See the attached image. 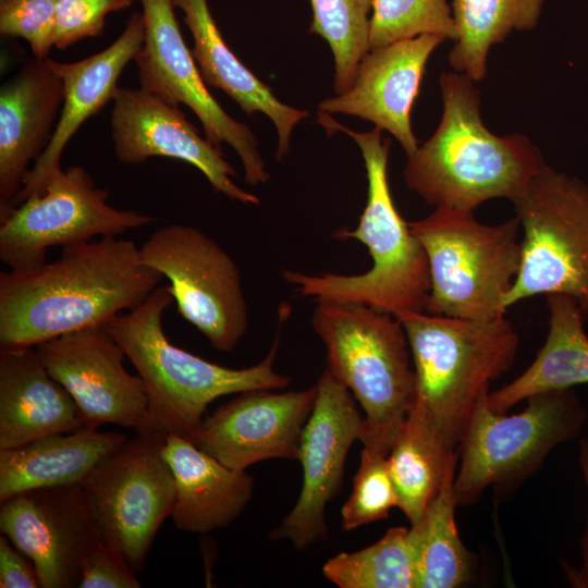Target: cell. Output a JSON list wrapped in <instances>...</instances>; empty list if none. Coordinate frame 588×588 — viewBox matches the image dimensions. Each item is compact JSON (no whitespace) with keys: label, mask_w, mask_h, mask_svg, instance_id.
<instances>
[{"label":"cell","mask_w":588,"mask_h":588,"mask_svg":"<svg viewBox=\"0 0 588 588\" xmlns=\"http://www.w3.org/2000/svg\"><path fill=\"white\" fill-rule=\"evenodd\" d=\"M163 275L118 236L64 246L29 271L0 273V351L36 346L60 335L106 327L142 304Z\"/></svg>","instance_id":"obj_1"},{"label":"cell","mask_w":588,"mask_h":588,"mask_svg":"<svg viewBox=\"0 0 588 588\" xmlns=\"http://www.w3.org/2000/svg\"><path fill=\"white\" fill-rule=\"evenodd\" d=\"M433 135L407 156V187L436 208L474 211L493 198L513 201L547 164L528 137L498 136L483 124L480 94L461 72L442 73Z\"/></svg>","instance_id":"obj_2"},{"label":"cell","mask_w":588,"mask_h":588,"mask_svg":"<svg viewBox=\"0 0 588 588\" xmlns=\"http://www.w3.org/2000/svg\"><path fill=\"white\" fill-rule=\"evenodd\" d=\"M318 122L333 134L341 131L358 145L365 162L367 204L354 230L333 232L339 240L354 238L367 246L372 265L362 274H305L282 270L283 279L303 296L334 302H357L399 315L425 311L430 291L425 248L397 211L391 195L387 169L390 140L380 128L356 132L319 111Z\"/></svg>","instance_id":"obj_3"},{"label":"cell","mask_w":588,"mask_h":588,"mask_svg":"<svg viewBox=\"0 0 588 588\" xmlns=\"http://www.w3.org/2000/svg\"><path fill=\"white\" fill-rule=\"evenodd\" d=\"M173 301L169 285L157 286L142 304L106 326L144 381L148 396L146 431L189 440L216 399L252 390H282L290 384L291 379L273 368L279 331L268 355L257 365L224 367L170 342L162 316Z\"/></svg>","instance_id":"obj_4"},{"label":"cell","mask_w":588,"mask_h":588,"mask_svg":"<svg viewBox=\"0 0 588 588\" xmlns=\"http://www.w3.org/2000/svg\"><path fill=\"white\" fill-rule=\"evenodd\" d=\"M311 324L327 369L365 413L359 441L388 456L415 399V371L402 322L357 302L317 299Z\"/></svg>","instance_id":"obj_5"},{"label":"cell","mask_w":588,"mask_h":588,"mask_svg":"<svg viewBox=\"0 0 588 588\" xmlns=\"http://www.w3.org/2000/svg\"><path fill=\"white\" fill-rule=\"evenodd\" d=\"M395 317L411 348L414 404L444 443L456 450L479 397L512 367L518 335L504 316L474 320L407 311Z\"/></svg>","instance_id":"obj_6"},{"label":"cell","mask_w":588,"mask_h":588,"mask_svg":"<svg viewBox=\"0 0 588 588\" xmlns=\"http://www.w3.org/2000/svg\"><path fill=\"white\" fill-rule=\"evenodd\" d=\"M409 226L428 258L426 313L474 320L504 316L503 301L522 261L517 216L489 225L473 211L436 208Z\"/></svg>","instance_id":"obj_7"},{"label":"cell","mask_w":588,"mask_h":588,"mask_svg":"<svg viewBox=\"0 0 588 588\" xmlns=\"http://www.w3.org/2000/svg\"><path fill=\"white\" fill-rule=\"evenodd\" d=\"M488 393L475 404L460 439L457 505L475 502L490 486L520 482L540 468L552 449L576 437L587 419L571 389L532 395L525 409L513 415L494 412Z\"/></svg>","instance_id":"obj_8"},{"label":"cell","mask_w":588,"mask_h":588,"mask_svg":"<svg viewBox=\"0 0 588 588\" xmlns=\"http://www.w3.org/2000/svg\"><path fill=\"white\" fill-rule=\"evenodd\" d=\"M524 232L505 310L536 295L566 294L588 318V185L546 166L512 201Z\"/></svg>","instance_id":"obj_9"},{"label":"cell","mask_w":588,"mask_h":588,"mask_svg":"<svg viewBox=\"0 0 588 588\" xmlns=\"http://www.w3.org/2000/svg\"><path fill=\"white\" fill-rule=\"evenodd\" d=\"M162 442L157 433L137 432L81 482L100 539L114 547L135 573L144 568L154 539L174 507L175 483Z\"/></svg>","instance_id":"obj_10"},{"label":"cell","mask_w":588,"mask_h":588,"mask_svg":"<svg viewBox=\"0 0 588 588\" xmlns=\"http://www.w3.org/2000/svg\"><path fill=\"white\" fill-rule=\"evenodd\" d=\"M110 192L96 186L82 166L56 172L42 194L0 213V260L11 271L46 264L48 248L118 236L156 219L107 203Z\"/></svg>","instance_id":"obj_11"},{"label":"cell","mask_w":588,"mask_h":588,"mask_svg":"<svg viewBox=\"0 0 588 588\" xmlns=\"http://www.w3.org/2000/svg\"><path fill=\"white\" fill-rule=\"evenodd\" d=\"M140 261L170 281L179 314L220 352L234 350L248 329V308L233 258L199 229L171 223L139 247Z\"/></svg>","instance_id":"obj_12"},{"label":"cell","mask_w":588,"mask_h":588,"mask_svg":"<svg viewBox=\"0 0 588 588\" xmlns=\"http://www.w3.org/2000/svg\"><path fill=\"white\" fill-rule=\"evenodd\" d=\"M145 38L134 61L140 88L168 103L187 106L199 119L206 138L231 146L242 161L245 182L266 183L270 174L255 134L230 117L206 87L192 51L184 42L172 0H139Z\"/></svg>","instance_id":"obj_13"},{"label":"cell","mask_w":588,"mask_h":588,"mask_svg":"<svg viewBox=\"0 0 588 588\" xmlns=\"http://www.w3.org/2000/svg\"><path fill=\"white\" fill-rule=\"evenodd\" d=\"M316 388L299 445L301 493L292 511L270 532L272 540H289L296 550L327 539L324 510L341 488L348 450L359 440L364 424L353 394L328 369Z\"/></svg>","instance_id":"obj_14"},{"label":"cell","mask_w":588,"mask_h":588,"mask_svg":"<svg viewBox=\"0 0 588 588\" xmlns=\"http://www.w3.org/2000/svg\"><path fill=\"white\" fill-rule=\"evenodd\" d=\"M35 347L49 373L75 401L84 427L115 424L147 430L144 381L126 371L125 353L106 327L63 334Z\"/></svg>","instance_id":"obj_15"},{"label":"cell","mask_w":588,"mask_h":588,"mask_svg":"<svg viewBox=\"0 0 588 588\" xmlns=\"http://www.w3.org/2000/svg\"><path fill=\"white\" fill-rule=\"evenodd\" d=\"M0 530L27 555L41 588L78 587L100 539L81 485L30 489L0 502Z\"/></svg>","instance_id":"obj_16"},{"label":"cell","mask_w":588,"mask_h":588,"mask_svg":"<svg viewBox=\"0 0 588 588\" xmlns=\"http://www.w3.org/2000/svg\"><path fill=\"white\" fill-rule=\"evenodd\" d=\"M111 135L117 159L138 164L151 157H168L197 168L212 188L244 205H258L259 197L241 188L235 169L221 148L201 137L180 110L143 88L118 87L113 96Z\"/></svg>","instance_id":"obj_17"},{"label":"cell","mask_w":588,"mask_h":588,"mask_svg":"<svg viewBox=\"0 0 588 588\" xmlns=\"http://www.w3.org/2000/svg\"><path fill=\"white\" fill-rule=\"evenodd\" d=\"M252 390L204 417L191 441L223 465L238 470L272 458L298 460L317 388L273 392Z\"/></svg>","instance_id":"obj_18"},{"label":"cell","mask_w":588,"mask_h":588,"mask_svg":"<svg viewBox=\"0 0 588 588\" xmlns=\"http://www.w3.org/2000/svg\"><path fill=\"white\" fill-rule=\"evenodd\" d=\"M445 38L421 35L369 50L360 60L351 88L321 101L319 111L345 113L388 131L409 156L418 148L411 111L419 94L427 61Z\"/></svg>","instance_id":"obj_19"},{"label":"cell","mask_w":588,"mask_h":588,"mask_svg":"<svg viewBox=\"0 0 588 588\" xmlns=\"http://www.w3.org/2000/svg\"><path fill=\"white\" fill-rule=\"evenodd\" d=\"M64 101L61 77L33 59L0 88V213L9 210L49 146Z\"/></svg>","instance_id":"obj_20"},{"label":"cell","mask_w":588,"mask_h":588,"mask_svg":"<svg viewBox=\"0 0 588 588\" xmlns=\"http://www.w3.org/2000/svg\"><path fill=\"white\" fill-rule=\"evenodd\" d=\"M144 38L143 14L134 12L121 35L106 49L75 62L47 59L63 82L64 101L53 137L30 169L12 207L32 195L44 193L51 176L62 169L61 156L70 139L89 118L113 99L118 81L127 64L135 59Z\"/></svg>","instance_id":"obj_21"},{"label":"cell","mask_w":588,"mask_h":588,"mask_svg":"<svg viewBox=\"0 0 588 588\" xmlns=\"http://www.w3.org/2000/svg\"><path fill=\"white\" fill-rule=\"evenodd\" d=\"M83 427L75 401L35 346L0 351V450Z\"/></svg>","instance_id":"obj_22"},{"label":"cell","mask_w":588,"mask_h":588,"mask_svg":"<svg viewBox=\"0 0 588 588\" xmlns=\"http://www.w3.org/2000/svg\"><path fill=\"white\" fill-rule=\"evenodd\" d=\"M162 455L174 478L171 517L177 529L206 534L226 527L249 503L253 477L223 465L187 438L163 437Z\"/></svg>","instance_id":"obj_23"},{"label":"cell","mask_w":588,"mask_h":588,"mask_svg":"<svg viewBox=\"0 0 588 588\" xmlns=\"http://www.w3.org/2000/svg\"><path fill=\"white\" fill-rule=\"evenodd\" d=\"M182 10L183 21L189 28L194 47L191 49L207 85L224 91L247 113L261 112L278 132L277 158L289 152L294 126L309 115L281 102L271 88L247 69L225 44L210 12L208 0H172Z\"/></svg>","instance_id":"obj_24"},{"label":"cell","mask_w":588,"mask_h":588,"mask_svg":"<svg viewBox=\"0 0 588 588\" xmlns=\"http://www.w3.org/2000/svg\"><path fill=\"white\" fill-rule=\"evenodd\" d=\"M126 440L123 433L83 427L0 450V502L30 489L81 485Z\"/></svg>","instance_id":"obj_25"},{"label":"cell","mask_w":588,"mask_h":588,"mask_svg":"<svg viewBox=\"0 0 588 588\" xmlns=\"http://www.w3.org/2000/svg\"><path fill=\"white\" fill-rule=\"evenodd\" d=\"M546 296L550 313L546 342L523 373L488 393V404L497 413L536 394L588 383V336L579 305L566 294Z\"/></svg>","instance_id":"obj_26"},{"label":"cell","mask_w":588,"mask_h":588,"mask_svg":"<svg viewBox=\"0 0 588 588\" xmlns=\"http://www.w3.org/2000/svg\"><path fill=\"white\" fill-rule=\"evenodd\" d=\"M457 458L456 450L444 443L425 413L413 403L387 456L397 507L411 525L421 518Z\"/></svg>","instance_id":"obj_27"},{"label":"cell","mask_w":588,"mask_h":588,"mask_svg":"<svg viewBox=\"0 0 588 588\" xmlns=\"http://www.w3.org/2000/svg\"><path fill=\"white\" fill-rule=\"evenodd\" d=\"M455 467L450 466L440 491L408 528L416 588H457L474 575L475 556L462 542L455 524Z\"/></svg>","instance_id":"obj_28"},{"label":"cell","mask_w":588,"mask_h":588,"mask_svg":"<svg viewBox=\"0 0 588 588\" xmlns=\"http://www.w3.org/2000/svg\"><path fill=\"white\" fill-rule=\"evenodd\" d=\"M543 0H452L457 29L449 62L473 81L487 74L489 50L514 30H531L539 22Z\"/></svg>","instance_id":"obj_29"},{"label":"cell","mask_w":588,"mask_h":588,"mask_svg":"<svg viewBox=\"0 0 588 588\" xmlns=\"http://www.w3.org/2000/svg\"><path fill=\"white\" fill-rule=\"evenodd\" d=\"M322 574L340 588H416L408 528L392 527L369 547L332 556Z\"/></svg>","instance_id":"obj_30"},{"label":"cell","mask_w":588,"mask_h":588,"mask_svg":"<svg viewBox=\"0 0 588 588\" xmlns=\"http://www.w3.org/2000/svg\"><path fill=\"white\" fill-rule=\"evenodd\" d=\"M309 34L322 37L334 58L333 87L336 95L353 85L357 66L369 51L372 0H310Z\"/></svg>","instance_id":"obj_31"},{"label":"cell","mask_w":588,"mask_h":588,"mask_svg":"<svg viewBox=\"0 0 588 588\" xmlns=\"http://www.w3.org/2000/svg\"><path fill=\"white\" fill-rule=\"evenodd\" d=\"M421 35L456 40L457 29L446 0H372L369 50Z\"/></svg>","instance_id":"obj_32"},{"label":"cell","mask_w":588,"mask_h":588,"mask_svg":"<svg viewBox=\"0 0 588 588\" xmlns=\"http://www.w3.org/2000/svg\"><path fill=\"white\" fill-rule=\"evenodd\" d=\"M392 507H397V499L387 456L363 448L352 492L341 509V527L351 531L381 520L388 517Z\"/></svg>","instance_id":"obj_33"},{"label":"cell","mask_w":588,"mask_h":588,"mask_svg":"<svg viewBox=\"0 0 588 588\" xmlns=\"http://www.w3.org/2000/svg\"><path fill=\"white\" fill-rule=\"evenodd\" d=\"M57 0H0V34L27 41L46 60L54 47Z\"/></svg>","instance_id":"obj_34"},{"label":"cell","mask_w":588,"mask_h":588,"mask_svg":"<svg viewBox=\"0 0 588 588\" xmlns=\"http://www.w3.org/2000/svg\"><path fill=\"white\" fill-rule=\"evenodd\" d=\"M136 0H57L54 47L64 50L77 41L102 35L106 16Z\"/></svg>","instance_id":"obj_35"},{"label":"cell","mask_w":588,"mask_h":588,"mask_svg":"<svg viewBox=\"0 0 588 588\" xmlns=\"http://www.w3.org/2000/svg\"><path fill=\"white\" fill-rule=\"evenodd\" d=\"M79 588H138L140 581L124 556L99 539L86 555Z\"/></svg>","instance_id":"obj_36"},{"label":"cell","mask_w":588,"mask_h":588,"mask_svg":"<svg viewBox=\"0 0 588 588\" xmlns=\"http://www.w3.org/2000/svg\"><path fill=\"white\" fill-rule=\"evenodd\" d=\"M0 587H40L32 560L14 547L4 535L0 537Z\"/></svg>","instance_id":"obj_37"},{"label":"cell","mask_w":588,"mask_h":588,"mask_svg":"<svg viewBox=\"0 0 588 588\" xmlns=\"http://www.w3.org/2000/svg\"><path fill=\"white\" fill-rule=\"evenodd\" d=\"M579 466L588 492V440H580L579 445ZM565 575L571 586L575 588H588V515L585 532L581 539V564L574 567L564 565Z\"/></svg>","instance_id":"obj_38"}]
</instances>
